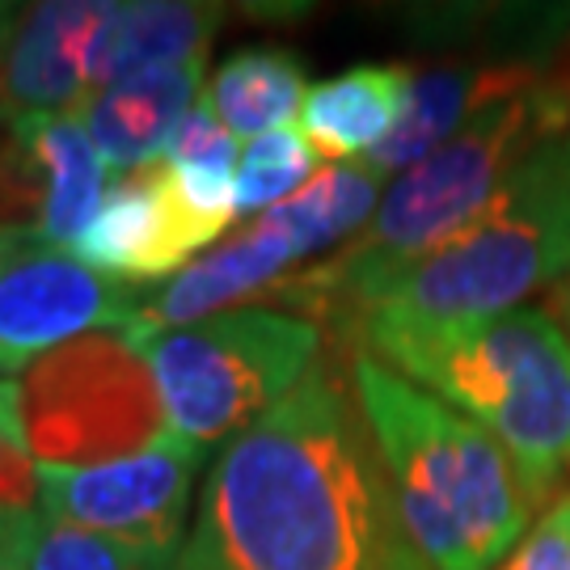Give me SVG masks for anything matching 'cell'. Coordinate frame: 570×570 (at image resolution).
Instances as JSON below:
<instances>
[{
  "label": "cell",
  "instance_id": "5bb4252c",
  "mask_svg": "<svg viewBox=\"0 0 570 570\" xmlns=\"http://www.w3.org/2000/svg\"><path fill=\"white\" fill-rule=\"evenodd\" d=\"M414 72L402 63H360L308 89L301 131L330 165H360L397 131Z\"/></svg>",
  "mask_w": 570,
  "mask_h": 570
},
{
  "label": "cell",
  "instance_id": "ac0fdd59",
  "mask_svg": "<svg viewBox=\"0 0 570 570\" xmlns=\"http://www.w3.org/2000/svg\"><path fill=\"white\" fill-rule=\"evenodd\" d=\"M317 148L305 140L301 127H284L245 144L237 165V207L242 216H263L271 207L287 204L317 178Z\"/></svg>",
  "mask_w": 570,
  "mask_h": 570
},
{
  "label": "cell",
  "instance_id": "ffe728a7",
  "mask_svg": "<svg viewBox=\"0 0 570 570\" xmlns=\"http://www.w3.org/2000/svg\"><path fill=\"white\" fill-rule=\"evenodd\" d=\"M42 511L39 461L30 456L26 440H0V529H13L21 520Z\"/></svg>",
  "mask_w": 570,
  "mask_h": 570
},
{
  "label": "cell",
  "instance_id": "cb8c5ba5",
  "mask_svg": "<svg viewBox=\"0 0 570 570\" xmlns=\"http://www.w3.org/2000/svg\"><path fill=\"white\" fill-rule=\"evenodd\" d=\"M26 524V520H21ZM21 524H13V529H0V570H26L18 558V546H13V532L21 529Z\"/></svg>",
  "mask_w": 570,
  "mask_h": 570
},
{
  "label": "cell",
  "instance_id": "277c9868",
  "mask_svg": "<svg viewBox=\"0 0 570 570\" xmlns=\"http://www.w3.org/2000/svg\"><path fill=\"white\" fill-rule=\"evenodd\" d=\"M376 360L494 435L532 508L570 469V338L546 308L406 338Z\"/></svg>",
  "mask_w": 570,
  "mask_h": 570
},
{
  "label": "cell",
  "instance_id": "6da1fadb",
  "mask_svg": "<svg viewBox=\"0 0 570 570\" xmlns=\"http://www.w3.org/2000/svg\"><path fill=\"white\" fill-rule=\"evenodd\" d=\"M178 570H428L334 360L225 444Z\"/></svg>",
  "mask_w": 570,
  "mask_h": 570
},
{
  "label": "cell",
  "instance_id": "d6986e66",
  "mask_svg": "<svg viewBox=\"0 0 570 570\" xmlns=\"http://www.w3.org/2000/svg\"><path fill=\"white\" fill-rule=\"evenodd\" d=\"M499 570H570V490L532 520Z\"/></svg>",
  "mask_w": 570,
  "mask_h": 570
},
{
  "label": "cell",
  "instance_id": "4fadbf2b",
  "mask_svg": "<svg viewBox=\"0 0 570 570\" xmlns=\"http://www.w3.org/2000/svg\"><path fill=\"white\" fill-rule=\"evenodd\" d=\"M225 21L220 4L195 0H131L106 4L102 26L94 30L85 56L89 89H106L127 77H140L153 68L207 60V47Z\"/></svg>",
  "mask_w": 570,
  "mask_h": 570
},
{
  "label": "cell",
  "instance_id": "8fae6325",
  "mask_svg": "<svg viewBox=\"0 0 570 570\" xmlns=\"http://www.w3.org/2000/svg\"><path fill=\"white\" fill-rule=\"evenodd\" d=\"M204 245L212 242L186 220L153 161L110 183L98 216L72 245V258L122 287L153 292L186 271L190 254H199Z\"/></svg>",
  "mask_w": 570,
  "mask_h": 570
},
{
  "label": "cell",
  "instance_id": "7c38bea8",
  "mask_svg": "<svg viewBox=\"0 0 570 570\" xmlns=\"http://www.w3.org/2000/svg\"><path fill=\"white\" fill-rule=\"evenodd\" d=\"M204 63H174V68H153L140 77H127L106 89H94L72 119L85 127V136L98 144L102 161L110 174H136L144 165L161 157L165 140L174 136V127L195 106L199 85H204Z\"/></svg>",
  "mask_w": 570,
  "mask_h": 570
},
{
  "label": "cell",
  "instance_id": "e0dca14e",
  "mask_svg": "<svg viewBox=\"0 0 570 570\" xmlns=\"http://www.w3.org/2000/svg\"><path fill=\"white\" fill-rule=\"evenodd\" d=\"M13 546H18L26 570H178V558L131 550L122 541L77 529V524L56 520L47 511L30 515L13 532Z\"/></svg>",
  "mask_w": 570,
  "mask_h": 570
},
{
  "label": "cell",
  "instance_id": "9a60e30c",
  "mask_svg": "<svg viewBox=\"0 0 570 570\" xmlns=\"http://www.w3.org/2000/svg\"><path fill=\"white\" fill-rule=\"evenodd\" d=\"M18 131L35 178H39V233L47 245H60L72 254L81 242L89 220L98 216L106 190H110V165L102 161L98 144L85 136V127L72 115H39V119H18Z\"/></svg>",
  "mask_w": 570,
  "mask_h": 570
},
{
  "label": "cell",
  "instance_id": "5b68a950",
  "mask_svg": "<svg viewBox=\"0 0 570 570\" xmlns=\"http://www.w3.org/2000/svg\"><path fill=\"white\" fill-rule=\"evenodd\" d=\"M553 148L503 190L482 220L397 275L367 305L351 330L360 351L376 355L406 338L478 326L520 308L537 287L570 279V233L553 186Z\"/></svg>",
  "mask_w": 570,
  "mask_h": 570
},
{
  "label": "cell",
  "instance_id": "8992f818",
  "mask_svg": "<svg viewBox=\"0 0 570 570\" xmlns=\"http://www.w3.org/2000/svg\"><path fill=\"white\" fill-rule=\"evenodd\" d=\"M157 381L165 431L207 452L275 410L322 360V326L301 313L242 305L195 326H127Z\"/></svg>",
  "mask_w": 570,
  "mask_h": 570
},
{
  "label": "cell",
  "instance_id": "30bf717a",
  "mask_svg": "<svg viewBox=\"0 0 570 570\" xmlns=\"http://www.w3.org/2000/svg\"><path fill=\"white\" fill-rule=\"evenodd\" d=\"M102 13L106 0L0 4V119L77 115L94 94L85 56Z\"/></svg>",
  "mask_w": 570,
  "mask_h": 570
},
{
  "label": "cell",
  "instance_id": "7a4b0ae2",
  "mask_svg": "<svg viewBox=\"0 0 570 570\" xmlns=\"http://www.w3.org/2000/svg\"><path fill=\"white\" fill-rule=\"evenodd\" d=\"M567 136L570 56L562 51L532 85L478 110L449 144L402 169L372 220L334 258L284 279L271 296L301 308L313 326L326 322L351 334L397 275L482 220L503 190Z\"/></svg>",
  "mask_w": 570,
  "mask_h": 570
},
{
  "label": "cell",
  "instance_id": "2e32d148",
  "mask_svg": "<svg viewBox=\"0 0 570 570\" xmlns=\"http://www.w3.org/2000/svg\"><path fill=\"white\" fill-rule=\"evenodd\" d=\"M308 98L305 68L284 47H245L207 85V102L216 119L237 140H258L292 127Z\"/></svg>",
  "mask_w": 570,
  "mask_h": 570
},
{
  "label": "cell",
  "instance_id": "603a6c76",
  "mask_svg": "<svg viewBox=\"0 0 570 570\" xmlns=\"http://www.w3.org/2000/svg\"><path fill=\"white\" fill-rule=\"evenodd\" d=\"M546 313H550L558 326L567 330V338H570V279H562V284L550 287V296H546Z\"/></svg>",
  "mask_w": 570,
  "mask_h": 570
},
{
  "label": "cell",
  "instance_id": "3957f363",
  "mask_svg": "<svg viewBox=\"0 0 570 570\" xmlns=\"http://www.w3.org/2000/svg\"><path fill=\"white\" fill-rule=\"evenodd\" d=\"M351 389L428 570L499 567L532 520L503 444L367 351L351 355Z\"/></svg>",
  "mask_w": 570,
  "mask_h": 570
},
{
  "label": "cell",
  "instance_id": "d4e9b609",
  "mask_svg": "<svg viewBox=\"0 0 570 570\" xmlns=\"http://www.w3.org/2000/svg\"><path fill=\"white\" fill-rule=\"evenodd\" d=\"M4 242H9V233H4V228H0V249H4Z\"/></svg>",
  "mask_w": 570,
  "mask_h": 570
},
{
  "label": "cell",
  "instance_id": "44dd1931",
  "mask_svg": "<svg viewBox=\"0 0 570 570\" xmlns=\"http://www.w3.org/2000/svg\"><path fill=\"white\" fill-rule=\"evenodd\" d=\"M0 440H26L21 428V385L0 376Z\"/></svg>",
  "mask_w": 570,
  "mask_h": 570
},
{
  "label": "cell",
  "instance_id": "ba28073f",
  "mask_svg": "<svg viewBox=\"0 0 570 570\" xmlns=\"http://www.w3.org/2000/svg\"><path fill=\"white\" fill-rule=\"evenodd\" d=\"M199 465L204 452L169 431L102 465H39L42 511L131 550L178 558Z\"/></svg>",
  "mask_w": 570,
  "mask_h": 570
},
{
  "label": "cell",
  "instance_id": "7402d4cb",
  "mask_svg": "<svg viewBox=\"0 0 570 570\" xmlns=\"http://www.w3.org/2000/svg\"><path fill=\"white\" fill-rule=\"evenodd\" d=\"M553 186H558V204H562V220L570 233V136L553 148Z\"/></svg>",
  "mask_w": 570,
  "mask_h": 570
},
{
  "label": "cell",
  "instance_id": "9c48e42d",
  "mask_svg": "<svg viewBox=\"0 0 570 570\" xmlns=\"http://www.w3.org/2000/svg\"><path fill=\"white\" fill-rule=\"evenodd\" d=\"M140 296L39 233H9L0 249V372L39 364L85 334L136 326Z\"/></svg>",
  "mask_w": 570,
  "mask_h": 570
},
{
  "label": "cell",
  "instance_id": "52a82bcc",
  "mask_svg": "<svg viewBox=\"0 0 570 570\" xmlns=\"http://www.w3.org/2000/svg\"><path fill=\"white\" fill-rule=\"evenodd\" d=\"M21 428L39 465H102L161 440L165 410L140 351L102 330L26 367Z\"/></svg>",
  "mask_w": 570,
  "mask_h": 570
}]
</instances>
